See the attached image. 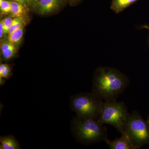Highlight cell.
<instances>
[{"label": "cell", "instance_id": "ffe728a7", "mask_svg": "<svg viewBox=\"0 0 149 149\" xmlns=\"http://www.w3.org/2000/svg\"><path fill=\"white\" fill-rule=\"evenodd\" d=\"M11 1H17L21 3H22L24 4L27 8V5L28 0H11Z\"/></svg>", "mask_w": 149, "mask_h": 149}, {"label": "cell", "instance_id": "d6986e66", "mask_svg": "<svg viewBox=\"0 0 149 149\" xmlns=\"http://www.w3.org/2000/svg\"><path fill=\"white\" fill-rule=\"evenodd\" d=\"M3 37H4L3 26L2 22L1 20V22H0V38L1 39Z\"/></svg>", "mask_w": 149, "mask_h": 149}, {"label": "cell", "instance_id": "44dd1931", "mask_svg": "<svg viewBox=\"0 0 149 149\" xmlns=\"http://www.w3.org/2000/svg\"><path fill=\"white\" fill-rule=\"evenodd\" d=\"M141 28H145V29H149V26L148 25H143V26H141Z\"/></svg>", "mask_w": 149, "mask_h": 149}, {"label": "cell", "instance_id": "8992f818", "mask_svg": "<svg viewBox=\"0 0 149 149\" xmlns=\"http://www.w3.org/2000/svg\"><path fill=\"white\" fill-rule=\"evenodd\" d=\"M66 1V0H39L33 10L42 15L49 14L57 10Z\"/></svg>", "mask_w": 149, "mask_h": 149}, {"label": "cell", "instance_id": "3957f363", "mask_svg": "<svg viewBox=\"0 0 149 149\" xmlns=\"http://www.w3.org/2000/svg\"><path fill=\"white\" fill-rule=\"evenodd\" d=\"M104 100L92 93H80L70 99V107L77 117L98 119Z\"/></svg>", "mask_w": 149, "mask_h": 149}, {"label": "cell", "instance_id": "7c38bea8", "mask_svg": "<svg viewBox=\"0 0 149 149\" xmlns=\"http://www.w3.org/2000/svg\"><path fill=\"white\" fill-rule=\"evenodd\" d=\"M24 26L21 27L7 36L8 39L17 48L21 44L24 35Z\"/></svg>", "mask_w": 149, "mask_h": 149}, {"label": "cell", "instance_id": "277c9868", "mask_svg": "<svg viewBox=\"0 0 149 149\" xmlns=\"http://www.w3.org/2000/svg\"><path fill=\"white\" fill-rule=\"evenodd\" d=\"M129 114L123 102H118L116 100L105 101L98 121L102 125L109 124L112 125L123 134L125 133V123Z\"/></svg>", "mask_w": 149, "mask_h": 149}, {"label": "cell", "instance_id": "9a60e30c", "mask_svg": "<svg viewBox=\"0 0 149 149\" xmlns=\"http://www.w3.org/2000/svg\"><path fill=\"white\" fill-rule=\"evenodd\" d=\"M10 1L2 0L0 1V11L1 15L10 13Z\"/></svg>", "mask_w": 149, "mask_h": 149}, {"label": "cell", "instance_id": "5b68a950", "mask_svg": "<svg viewBox=\"0 0 149 149\" xmlns=\"http://www.w3.org/2000/svg\"><path fill=\"white\" fill-rule=\"evenodd\" d=\"M125 133L134 149L149 144V122L134 111L129 114L125 123Z\"/></svg>", "mask_w": 149, "mask_h": 149}, {"label": "cell", "instance_id": "9c48e42d", "mask_svg": "<svg viewBox=\"0 0 149 149\" xmlns=\"http://www.w3.org/2000/svg\"><path fill=\"white\" fill-rule=\"evenodd\" d=\"M0 149H21L18 141L13 135L1 136L0 137Z\"/></svg>", "mask_w": 149, "mask_h": 149}, {"label": "cell", "instance_id": "6da1fadb", "mask_svg": "<svg viewBox=\"0 0 149 149\" xmlns=\"http://www.w3.org/2000/svg\"><path fill=\"white\" fill-rule=\"evenodd\" d=\"M129 83L128 77L116 68L101 67L94 74L93 93L104 101L116 100Z\"/></svg>", "mask_w": 149, "mask_h": 149}, {"label": "cell", "instance_id": "4fadbf2b", "mask_svg": "<svg viewBox=\"0 0 149 149\" xmlns=\"http://www.w3.org/2000/svg\"><path fill=\"white\" fill-rule=\"evenodd\" d=\"M12 75L11 67L7 63L0 65V84L4 85L6 80L8 79Z\"/></svg>", "mask_w": 149, "mask_h": 149}, {"label": "cell", "instance_id": "7402d4cb", "mask_svg": "<svg viewBox=\"0 0 149 149\" xmlns=\"http://www.w3.org/2000/svg\"><path fill=\"white\" fill-rule=\"evenodd\" d=\"M149 122V114L148 115V120H147Z\"/></svg>", "mask_w": 149, "mask_h": 149}, {"label": "cell", "instance_id": "5bb4252c", "mask_svg": "<svg viewBox=\"0 0 149 149\" xmlns=\"http://www.w3.org/2000/svg\"><path fill=\"white\" fill-rule=\"evenodd\" d=\"M25 22L24 18L20 17H14L12 23L9 31L8 35L12 33L15 30H17L21 27L25 26Z\"/></svg>", "mask_w": 149, "mask_h": 149}, {"label": "cell", "instance_id": "8fae6325", "mask_svg": "<svg viewBox=\"0 0 149 149\" xmlns=\"http://www.w3.org/2000/svg\"><path fill=\"white\" fill-rule=\"evenodd\" d=\"M10 16L13 17L24 18L26 15V7L22 3L10 0Z\"/></svg>", "mask_w": 149, "mask_h": 149}, {"label": "cell", "instance_id": "e0dca14e", "mask_svg": "<svg viewBox=\"0 0 149 149\" xmlns=\"http://www.w3.org/2000/svg\"><path fill=\"white\" fill-rule=\"evenodd\" d=\"M39 0H28L27 1V8L34 9L37 5Z\"/></svg>", "mask_w": 149, "mask_h": 149}, {"label": "cell", "instance_id": "52a82bcc", "mask_svg": "<svg viewBox=\"0 0 149 149\" xmlns=\"http://www.w3.org/2000/svg\"><path fill=\"white\" fill-rule=\"evenodd\" d=\"M1 52L2 58L5 61H9L15 57L17 48L7 39L1 40Z\"/></svg>", "mask_w": 149, "mask_h": 149}, {"label": "cell", "instance_id": "2e32d148", "mask_svg": "<svg viewBox=\"0 0 149 149\" xmlns=\"http://www.w3.org/2000/svg\"><path fill=\"white\" fill-rule=\"evenodd\" d=\"M11 16L7 17L1 20L3 26L4 37H5L6 36L8 35L9 31L11 26L13 20V18Z\"/></svg>", "mask_w": 149, "mask_h": 149}, {"label": "cell", "instance_id": "ba28073f", "mask_svg": "<svg viewBox=\"0 0 149 149\" xmlns=\"http://www.w3.org/2000/svg\"><path fill=\"white\" fill-rule=\"evenodd\" d=\"M120 138L110 141L107 139L106 143L111 149H134L132 144L129 141L125 133H123Z\"/></svg>", "mask_w": 149, "mask_h": 149}, {"label": "cell", "instance_id": "30bf717a", "mask_svg": "<svg viewBox=\"0 0 149 149\" xmlns=\"http://www.w3.org/2000/svg\"><path fill=\"white\" fill-rule=\"evenodd\" d=\"M139 1L140 0H111L110 8L116 13L118 14Z\"/></svg>", "mask_w": 149, "mask_h": 149}, {"label": "cell", "instance_id": "ac0fdd59", "mask_svg": "<svg viewBox=\"0 0 149 149\" xmlns=\"http://www.w3.org/2000/svg\"><path fill=\"white\" fill-rule=\"evenodd\" d=\"M83 0H67L68 3L71 6H75L81 2Z\"/></svg>", "mask_w": 149, "mask_h": 149}, {"label": "cell", "instance_id": "7a4b0ae2", "mask_svg": "<svg viewBox=\"0 0 149 149\" xmlns=\"http://www.w3.org/2000/svg\"><path fill=\"white\" fill-rule=\"evenodd\" d=\"M71 128L76 140L85 145L105 141L107 139V128L93 118L74 116L71 121Z\"/></svg>", "mask_w": 149, "mask_h": 149}]
</instances>
